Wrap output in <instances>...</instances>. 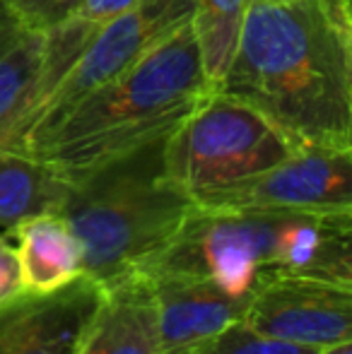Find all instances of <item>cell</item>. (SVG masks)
<instances>
[{
	"label": "cell",
	"mask_w": 352,
	"mask_h": 354,
	"mask_svg": "<svg viewBox=\"0 0 352 354\" xmlns=\"http://www.w3.org/2000/svg\"><path fill=\"white\" fill-rule=\"evenodd\" d=\"M217 89L299 149H352L350 0H249Z\"/></svg>",
	"instance_id": "obj_1"
},
{
	"label": "cell",
	"mask_w": 352,
	"mask_h": 354,
	"mask_svg": "<svg viewBox=\"0 0 352 354\" xmlns=\"http://www.w3.org/2000/svg\"><path fill=\"white\" fill-rule=\"evenodd\" d=\"M212 89L188 19L123 75L89 92L56 121L27 133L17 149H27L73 183L169 136Z\"/></svg>",
	"instance_id": "obj_2"
},
{
	"label": "cell",
	"mask_w": 352,
	"mask_h": 354,
	"mask_svg": "<svg viewBox=\"0 0 352 354\" xmlns=\"http://www.w3.org/2000/svg\"><path fill=\"white\" fill-rule=\"evenodd\" d=\"M145 272L203 277L246 299L280 275L352 287V214L193 207L169 248Z\"/></svg>",
	"instance_id": "obj_3"
},
{
	"label": "cell",
	"mask_w": 352,
	"mask_h": 354,
	"mask_svg": "<svg viewBox=\"0 0 352 354\" xmlns=\"http://www.w3.org/2000/svg\"><path fill=\"white\" fill-rule=\"evenodd\" d=\"M165 142L140 145L71 183L58 214L80 241L85 275L102 287L142 275L196 207L167 171Z\"/></svg>",
	"instance_id": "obj_4"
},
{
	"label": "cell",
	"mask_w": 352,
	"mask_h": 354,
	"mask_svg": "<svg viewBox=\"0 0 352 354\" xmlns=\"http://www.w3.org/2000/svg\"><path fill=\"white\" fill-rule=\"evenodd\" d=\"M297 145L254 106L212 89L167 136V171L193 198L251 178L297 152Z\"/></svg>",
	"instance_id": "obj_5"
},
{
	"label": "cell",
	"mask_w": 352,
	"mask_h": 354,
	"mask_svg": "<svg viewBox=\"0 0 352 354\" xmlns=\"http://www.w3.org/2000/svg\"><path fill=\"white\" fill-rule=\"evenodd\" d=\"M193 15V0H138L113 19L104 22L77 61L51 87V92L29 111L5 147H17L27 133L56 121L82 97L116 80L142 56L162 44Z\"/></svg>",
	"instance_id": "obj_6"
},
{
	"label": "cell",
	"mask_w": 352,
	"mask_h": 354,
	"mask_svg": "<svg viewBox=\"0 0 352 354\" xmlns=\"http://www.w3.org/2000/svg\"><path fill=\"white\" fill-rule=\"evenodd\" d=\"M196 207L352 214V149L302 147L256 176L198 198Z\"/></svg>",
	"instance_id": "obj_7"
},
{
	"label": "cell",
	"mask_w": 352,
	"mask_h": 354,
	"mask_svg": "<svg viewBox=\"0 0 352 354\" xmlns=\"http://www.w3.org/2000/svg\"><path fill=\"white\" fill-rule=\"evenodd\" d=\"M244 321L277 340L328 347L352 340V287L280 275L251 294Z\"/></svg>",
	"instance_id": "obj_8"
},
{
	"label": "cell",
	"mask_w": 352,
	"mask_h": 354,
	"mask_svg": "<svg viewBox=\"0 0 352 354\" xmlns=\"http://www.w3.org/2000/svg\"><path fill=\"white\" fill-rule=\"evenodd\" d=\"M104 299L80 275L53 292H17L0 301V354H77Z\"/></svg>",
	"instance_id": "obj_9"
},
{
	"label": "cell",
	"mask_w": 352,
	"mask_h": 354,
	"mask_svg": "<svg viewBox=\"0 0 352 354\" xmlns=\"http://www.w3.org/2000/svg\"><path fill=\"white\" fill-rule=\"evenodd\" d=\"M155 299L160 354H193L227 326L246 316L251 299L178 272H145Z\"/></svg>",
	"instance_id": "obj_10"
},
{
	"label": "cell",
	"mask_w": 352,
	"mask_h": 354,
	"mask_svg": "<svg viewBox=\"0 0 352 354\" xmlns=\"http://www.w3.org/2000/svg\"><path fill=\"white\" fill-rule=\"evenodd\" d=\"M77 354H160L155 299L145 275L104 287V299Z\"/></svg>",
	"instance_id": "obj_11"
},
{
	"label": "cell",
	"mask_w": 352,
	"mask_h": 354,
	"mask_svg": "<svg viewBox=\"0 0 352 354\" xmlns=\"http://www.w3.org/2000/svg\"><path fill=\"white\" fill-rule=\"evenodd\" d=\"M46 32H37L0 12V147L27 118L41 92Z\"/></svg>",
	"instance_id": "obj_12"
},
{
	"label": "cell",
	"mask_w": 352,
	"mask_h": 354,
	"mask_svg": "<svg viewBox=\"0 0 352 354\" xmlns=\"http://www.w3.org/2000/svg\"><path fill=\"white\" fill-rule=\"evenodd\" d=\"M24 292H53L85 275L82 246L61 214H39L12 229Z\"/></svg>",
	"instance_id": "obj_13"
},
{
	"label": "cell",
	"mask_w": 352,
	"mask_h": 354,
	"mask_svg": "<svg viewBox=\"0 0 352 354\" xmlns=\"http://www.w3.org/2000/svg\"><path fill=\"white\" fill-rule=\"evenodd\" d=\"M71 183L27 149L0 147V229L39 214H58Z\"/></svg>",
	"instance_id": "obj_14"
},
{
	"label": "cell",
	"mask_w": 352,
	"mask_h": 354,
	"mask_svg": "<svg viewBox=\"0 0 352 354\" xmlns=\"http://www.w3.org/2000/svg\"><path fill=\"white\" fill-rule=\"evenodd\" d=\"M249 0H193L191 27L201 51L203 71L217 89L234 56Z\"/></svg>",
	"instance_id": "obj_15"
},
{
	"label": "cell",
	"mask_w": 352,
	"mask_h": 354,
	"mask_svg": "<svg viewBox=\"0 0 352 354\" xmlns=\"http://www.w3.org/2000/svg\"><path fill=\"white\" fill-rule=\"evenodd\" d=\"M319 347L297 345V342L277 340L266 333L251 328L241 321L227 326L222 333H217L212 340H207L201 350L193 354H316Z\"/></svg>",
	"instance_id": "obj_16"
},
{
	"label": "cell",
	"mask_w": 352,
	"mask_h": 354,
	"mask_svg": "<svg viewBox=\"0 0 352 354\" xmlns=\"http://www.w3.org/2000/svg\"><path fill=\"white\" fill-rule=\"evenodd\" d=\"M3 10L19 24L37 32H51L77 12L82 0H0Z\"/></svg>",
	"instance_id": "obj_17"
},
{
	"label": "cell",
	"mask_w": 352,
	"mask_h": 354,
	"mask_svg": "<svg viewBox=\"0 0 352 354\" xmlns=\"http://www.w3.org/2000/svg\"><path fill=\"white\" fill-rule=\"evenodd\" d=\"M22 292V275H19L17 251L8 239L0 234V301Z\"/></svg>",
	"instance_id": "obj_18"
},
{
	"label": "cell",
	"mask_w": 352,
	"mask_h": 354,
	"mask_svg": "<svg viewBox=\"0 0 352 354\" xmlns=\"http://www.w3.org/2000/svg\"><path fill=\"white\" fill-rule=\"evenodd\" d=\"M316 354H352V345H350V340H345V342H338V345L321 347Z\"/></svg>",
	"instance_id": "obj_19"
},
{
	"label": "cell",
	"mask_w": 352,
	"mask_h": 354,
	"mask_svg": "<svg viewBox=\"0 0 352 354\" xmlns=\"http://www.w3.org/2000/svg\"><path fill=\"white\" fill-rule=\"evenodd\" d=\"M0 12H5V10H3V5H0Z\"/></svg>",
	"instance_id": "obj_20"
}]
</instances>
